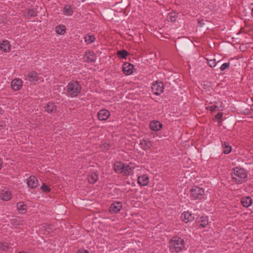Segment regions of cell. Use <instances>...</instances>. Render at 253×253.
Wrapping results in <instances>:
<instances>
[{
    "instance_id": "cell-1",
    "label": "cell",
    "mask_w": 253,
    "mask_h": 253,
    "mask_svg": "<svg viewBox=\"0 0 253 253\" xmlns=\"http://www.w3.org/2000/svg\"><path fill=\"white\" fill-rule=\"evenodd\" d=\"M232 180L237 184L244 183L247 179V173L244 168L240 167H235L231 173Z\"/></svg>"
},
{
    "instance_id": "cell-2",
    "label": "cell",
    "mask_w": 253,
    "mask_h": 253,
    "mask_svg": "<svg viewBox=\"0 0 253 253\" xmlns=\"http://www.w3.org/2000/svg\"><path fill=\"white\" fill-rule=\"evenodd\" d=\"M185 247V242L179 236H173L169 241V248L171 252L179 253L183 250Z\"/></svg>"
},
{
    "instance_id": "cell-3",
    "label": "cell",
    "mask_w": 253,
    "mask_h": 253,
    "mask_svg": "<svg viewBox=\"0 0 253 253\" xmlns=\"http://www.w3.org/2000/svg\"><path fill=\"white\" fill-rule=\"evenodd\" d=\"M113 170L116 173L122 174L125 176H129L132 172L131 167L121 161H117L114 164Z\"/></svg>"
},
{
    "instance_id": "cell-4",
    "label": "cell",
    "mask_w": 253,
    "mask_h": 253,
    "mask_svg": "<svg viewBox=\"0 0 253 253\" xmlns=\"http://www.w3.org/2000/svg\"><path fill=\"white\" fill-rule=\"evenodd\" d=\"M67 89L69 95L72 97L78 96L81 91V87L79 83L76 81L70 82L67 85Z\"/></svg>"
},
{
    "instance_id": "cell-5",
    "label": "cell",
    "mask_w": 253,
    "mask_h": 253,
    "mask_svg": "<svg viewBox=\"0 0 253 253\" xmlns=\"http://www.w3.org/2000/svg\"><path fill=\"white\" fill-rule=\"evenodd\" d=\"M164 86L162 82L157 81L154 82L151 86L152 92L156 95H161L163 92Z\"/></svg>"
},
{
    "instance_id": "cell-6",
    "label": "cell",
    "mask_w": 253,
    "mask_h": 253,
    "mask_svg": "<svg viewBox=\"0 0 253 253\" xmlns=\"http://www.w3.org/2000/svg\"><path fill=\"white\" fill-rule=\"evenodd\" d=\"M190 195L195 199H200L203 198L205 194L204 189L202 188L194 186L190 190Z\"/></svg>"
},
{
    "instance_id": "cell-7",
    "label": "cell",
    "mask_w": 253,
    "mask_h": 253,
    "mask_svg": "<svg viewBox=\"0 0 253 253\" xmlns=\"http://www.w3.org/2000/svg\"><path fill=\"white\" fill-rule=\"evenodd\" d=\"M123 207V205L121 202H114L109 207V211L111 214H117L120 211Z\"/></svg>"
},
{
    "instance_id": "cell-8",
    "label": "cell",
    "mask_w": 253,
    "mask_h": 253,
    "mask_svg": "<svg viewBox=\"0 0 253 253\" xmlns=\"http://www.w3.org/2000/svg\"><path fill=\"white\" fill-rule=\"evenodd\" d=\"M180 218L183 222L188 224L193 221L194 220V217L193 214L190 212L185 211L182 213Z\"/></svg>"
},
{
    "instance_id": "cell-9",
    "label": "cell",
    "mask_w": 253,
    "mask_h": 253,
    "mask_svg": "<svg viewBox=\"0 0 253 253\" xmlns=\"http://www.w3.org/2000/svg\"><path fill=\"white\" fill-rule=\"evenodd\" d=\"M195 223L200 227H205L209 224L208 218L205 215H201L197 218Z\"/></svg>"
},
{
    "instance_id": "cell-10",
    "label": "cell",
    "mask_w": 253,
    "mask_h": 253,
    "mask_svg": "<svg viewBox=\"0 0 253 253\" xmlns=\"http://www.w3.org/2000/svg\"><path fill=\"white\" fill-rule=\"evenodd\" d=\"M134 66L131 63L126 62L122 66V71L123 73L126 75H130L133 74L134 71Z\"/></svg>"
},
{
    "instance_id": "cell-11",
    "label": "cell",
    "mask_w": 253,
    "mask_h": 253,
    "mask_svg": "<svg viewBox=\"0 0 253 253\" xmlns=\"http://www.w3.org/2000/svg\"><path fill=\"white\" fill-rule=\"evenodd\" d=\"M23 86V82L19 78L14 79L11 81V88L14 91H19Z\"/></svg>"
},
{
    "instance_id": "cell-12",
    "label": "cell",
    "mask_w": 253,
    "mask_h": 253,
    "mask_svg": "<svg viewBox=\"0 0 253 253\" xmlns=\"http://www.w3.org/2000/svg\"><path fill=\"white\" fill-rule=\"evenodd\" d=\"M27 184L30 188L32 189L36 188L38 186L39 181L36 176H31L27 179Z\"/></svg>"
},
{
    "instance_id": "cell-13",
    "label": "cell",
    "mask_w": 253,
    "mask_h": 253,
    "mask_svg": "<svg viewBox=\"0 0 253 253\" xmlns=\"http://www.w3.org/2000/svg\"><path fill=\"white\" fill-rule=\"evenodd\" d=\"M13 195L9 189H4L1 193V198L4 201H8L11 200Z\"/></svg>"
},
{
    "instance_id": "cell-14",
    "label": "cell",
    "mask_w": 253,
    "mask_h": 253,
    "mask_svg": "<svg viewBox=\"0 0 253 253\" xmlns=\"http://www.w3.org/2000/svg\"><path fill=\"white\" fill-rule=\"evenodd\" d=\"M110 115V113L109 111L106 109H102L99 111L98 113V118L100 121H105L109 118Z\"/></svg>"
},
{
    "instance_id": "cell-15",
    "label": "cell",
    "mask_w": 253,
    "mask_h": 253,
    "mask_svg": "<svg viewBox=\"0 0 253 253\" xmlns=\"http://www.w3.org/2000/svg\"><path fill=\"white\" fill-rule=\"evenodd\" d=\"M137 183L141 186H146L149 182V178L147 175H140L137 178Z\"/></svg>"
},
{
    "instance_id": "cell-16",
    "label": "cell",
    "mask_w": 253,
    "mask_h": 253,
    "mask_svg": "<svg viewBox=\"0 0 253 253\" xmlns=\"http://www.w3.org/2000/svg\"><path fill=\"white\" fill-rule=\"evenodd\" d=\"M162 123L158 121L153 120L150 123V129L153 131H159L162 129Z\"/></svg>"
},
{
    "instance_id": "cell-17",
    "label": "cell",
    "mask_w": 253,
    "mask_h": 253,
    "mask_svg": "<svg viewBox=\"0 0 253 253\" xmlns=\"http://www.w3.org/2000/svg\"><path fill=\"white\" fill-rule=\"evenodd\" d=\"M17 208L18 212L21 215H24L27 212V206L24 202H18L17 204Z\"/></svg>"
},
{
    "instance_id": "cell-18",
    "label": "cell",
    "mask_w": 253,
    "mask_h": 253,
    "mask_svg": "<svg viewBox=\"0 0 253 253\" xmlns=\"http://www.w3.org/2000/svg\"><path fill=\"white\" fill-rule=\"evenodd\" d=\"M84 59L86 62H94L96 59V56L94 52L91 50H88L85 53Z\"/></svg>"
},
{
    "instance_id": "cell-19",
    "label": "cell",
    "mask_w": 253,
    "mask_h": 253,
    "mask_svg": "<svg viewBox=\"0 0 253 253\" xmlns=\"http://www.w3.org/2000/svg\"><path fill=\"white\" fill-rule=\"evenodd\" d=\"M98 175L95 172H91L87 177V179L89 183L90 184H94L97 182L98 180Z\"/></svg>"
},
{
    "instance_id": "cell-20",
    "label": "cell",
    "mask_w": 253,
    "mask_h": 253,
    "mask_svg": "<svg viewBox=\"0 0 253 253\" xmlns=\"http://www.w3.org/2000/svg\"><path fill=\"white\" fill-rule=\"evenodd\" d=\"M0 48L2 51L5 53L10 52L11 49V45L10 42L7 40H3L1 42Z\"/></svg>"
},
{
    "instance_id": "cell-21",
    "label": "cell",
    "mask_w": 253,
    "mask_h": 253,
    "mask_svg": "<svg viewBox=\"0 0 253 253\" xmlns=\"http://www.w3.org/2000/svg\"><path fill=\"white\" fill-rule=\"evenodd\" d=\"M241 203L242 204V206H243L244 207L248 208V207H249L250 206L252 205L253 202H252V199L250 197L246 196V197H243L241 199Z\"/></svg>"
},
{
    "instance_id": "cell-22",
    "label": "cell",
    "mask_w": 253,
    "mask_h": 253,
    "mask_svg": "<svg viewBox=\"0 0 253 253\" xmlns=\"http://www.w3.org/2000/svg\"><path fill=\"white\" fill-rule=\"evenodd\" d=\"M151 141L147 139H143L140 141V146L141 148L143 150H147L149 149L151 146Z\"/></svg>"
},
{
    "instance_id": "cell-23",
    "label": "cell",
    "mask_w": 253,
    "mask_h": 253,
    "mask_svg": "<svg viewBox=\"0 0 253 253\" xmlns=\"http://www.w3.org/2000/svg\"><path fill=\"white\" fill-rule=\"evenodd\" d=\"M45 109L47 112L49 113H54L56 110V106L53 102H50L47 104L45 107Z\"/></svg>"
},
{
    "instance_id": "cell-24",
    "label": "cell",
    "mask_w": 253,
    "mask_h": 253,
    "mask_svg": "<svg viewBox=\"0 0 253 253\" xmlns=\"http://www.w3.org/2000/svg\"><path fill=\"white\" fill-rule=\"evenodd\" d=\"M28 79L31 82L37 81L39 79L38 74L36 72L33 71L30 72L28 75Z\"/></svg>"
},
{
    "instance_id": "cell-25",
    "label": "cell",
    "mask_w": 253,
    "mask_h": 253,
    "mask_svg": "<svg viewBox=\"0 0 253 253\" xmlns=\"http://www.w3.org/2000/svg\"><path fill=\"white\" fill-rule=\"evenodd\" d=\"M73 12L74 11L73 8L69 5H67L65 6V7L63 8V13L65 16H71L73 14Z\"/></svg>"
},
{
    "instance_id": "cell-26",
    "label": "cell",
    "mask_w": 253,
    "mask_h": 253,
    "mask_svg": "<svg viewBox=\"0 0 253 253\" xmlns=\"http://www.w3.org/2000/svg\"><path fill=\"white\" fill-rule=\"evenodd\" d=\"M66 31V28L65 26L62 24L58 25L56 28V31L59 35H64Z\"/></svg>"
},
{
    "instance_id": "cell-27",
    "label": "cell",
    "mask_w": 253,
    "mask_h": 253,
    "mask_svg": "<svg viewBox=\"0 0 253 253\" xmlns=\"http://www.w3.org/2000/svg\"><path fill=\"white\" fill-rule=\"evenodd\" d=\"M95 37L93 35H87L84 37V40L87 44H91L95 41Z\"/></svg>"
},
{
    "instance_id": "cell-28",
    "label": "cell",
    "mask_w": 253,
    "mask_h": 253,
    "mask_svg": "<svg viewBox=\"0 0 253 253\" xmlns=\"http://www.w3.org/2000/svg\"><path fill=\"white\" fill-rule=\"evenodd\" d=\"M117 55L118 57L121 59H125L129 55V53L127 51L125 50H119L117 52Z\"/></svg>"
},
{
    "instance_id": "cell-29",
    "label": "cell",
    "mask_w": 253,
    "mask_h": 253,
    "mask_svg": "<svg viewBox=\"0 0 253 253\" xmlns=\"http://www.w3.org/2000/svg\"><path fill=\"white\" fill-rule=\"evenodd\" d=\"M232 150V148L230 146H229V144H225L224 145V153L225 154H229V153L231 152V151Z\"/></svg>"
},
{
    "instance_id": "cell-30",
    "label": "cell",
    "mask_w": 253,
    "mask_h": 253,
    "mask_svg": "<svg viewBox=\"0 0 253 253\" xmlns=\"http://www.w3.org/2000/svg\"><path fill=\"white\" fill-rule=\"evenodd\" d=\"M41 188L43 191L46 193H49L50 191V186H48V185H46L45 183H43L42 185Z\"/></svg>"
},
{
    "instance_id": "cell-31",
    "label": "cell",
    "mask_w": 253,
    "mask_h": 253,
    "mask_svg": "<svg viewBox=\"0 0 253 253\" xmlns=\"http://www.w3.org/2000/svg\"><path fill=\"white\" fill-rule=\"evenodd\" d=\"M229 66V64L228 63H224V65H222L221 67V70L222 71L225 70L226 69L228 68Z\"/></svg>"
},
{
    "instance_id": "cell-32",
    "label": "cell",
    "mask_w": 253,
    "mask_h": 253,
    "mask_svg": "<svg viewBox=\"0 0 253 253\" xmlns=\"http://www.w3.org/2000/svg\"><path fill=\"white\" fill-rule=\"evenodd\" d=\"M77 252H88V251L87 250H79L77 251Z\"/></svg>"
},
{
    "instance_id": "cell-33",
    "label": "cell",
    "mask_w": 253,
    "mask_h": 253,
    "mask_svg": "<svg viewBox=\"0 0 253 253\" xmlns=\"http://www.w3.org/2000/svg\"><path fill=\"white\" fill-rule=\"evenodd\" d=\"M252 16L253 17V8L252 11Z\"/></svg>"
}]
</instances>
